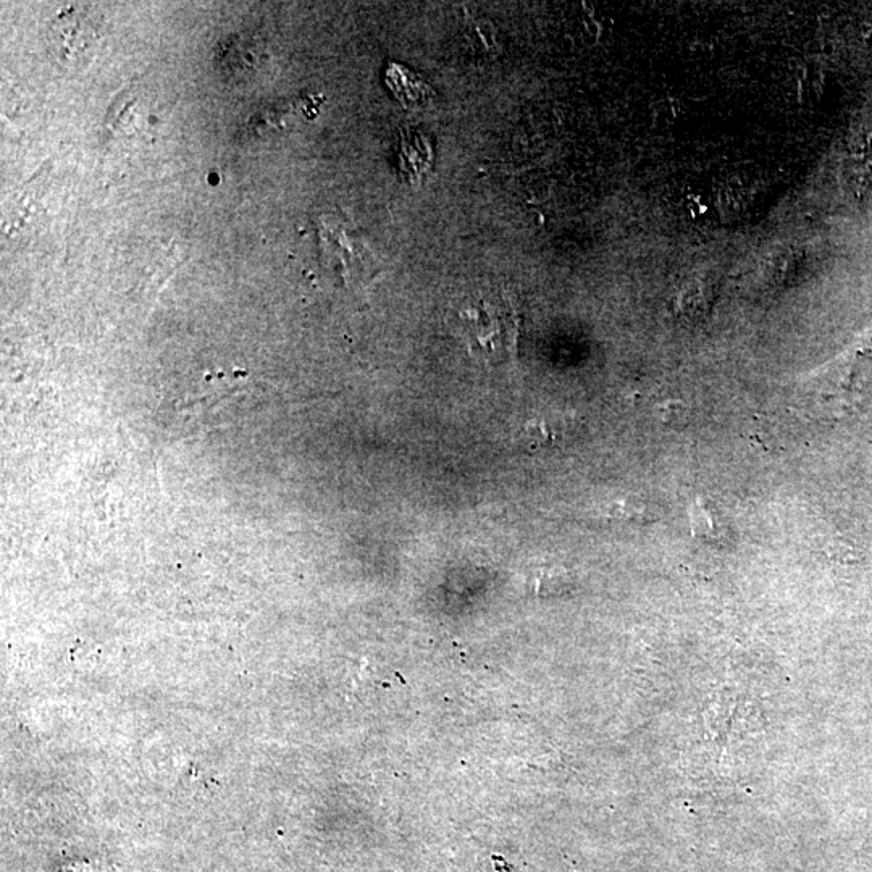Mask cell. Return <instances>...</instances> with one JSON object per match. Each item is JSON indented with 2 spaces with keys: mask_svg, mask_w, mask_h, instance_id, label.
Listing matches in <instances>:
<instances>
[{
  "mask_svg": "<svg viewBox=\"0 0 872 872\" xmlns=\"http://www.w3.org/2000/svg\"><path fill=\"white\" fill-rule=\"evenodd\" d=\"M688 525L693 535L706 543L726 540L729 529L721 509L717 508L714 501L703 496L688 506Z\"/></svg>",
  "mask_w": 872,
  "mask_h": 872,
  "instance_id": "obj_2",
  "label": "cell"
},
{
  "mask_svg": "<svg viewBox=\"0 0 872 872\" xmlns=\"http://www.w3.org/2000/svg\"><path fill=\"white\" fill-rule=\"evenodd\" d=\"M454 328L470 356L487 365L517 356L520 315L506 293L480 294L456 312Z\"/></svg>",
  "mask_w": 872,
  "mask_h": 872,
  "instance_id": "obj_1",
  "label": "cell"
},
{
  "mask_svg": "<svg viewBox=\"0 0 872 872\" xmlns=\"http://www.w3.org/2000/svg\"><path fill=\"white\" fill-rule=\"evenodd\" d=\"M603 517L616 524L646 525L656 520V512L645 499L629 496L606 504Z\"/></svg>",
  "mask_w": 872,
  "mask_h": 872,
  "instance_id": "obj_3",
  "label": "cell"
},
{
  "mask_svg": "<svg viewBox=\"0 0 872 872\" xmlns=\"http://www.w3.org/2000/svg\"><path fill=\"white\" fill-rule=\"evenodd\" d=\"M688 412L690 409H688L687 404L677 401V399H671V401H666L658 406L659 419L667 427H684L688 419Z\"/></svg>",
  "mask_w": 872,
  "mask_h": 872,
  "instance_id": "obj_4",
  "label": "cell"
}]
</instances>
